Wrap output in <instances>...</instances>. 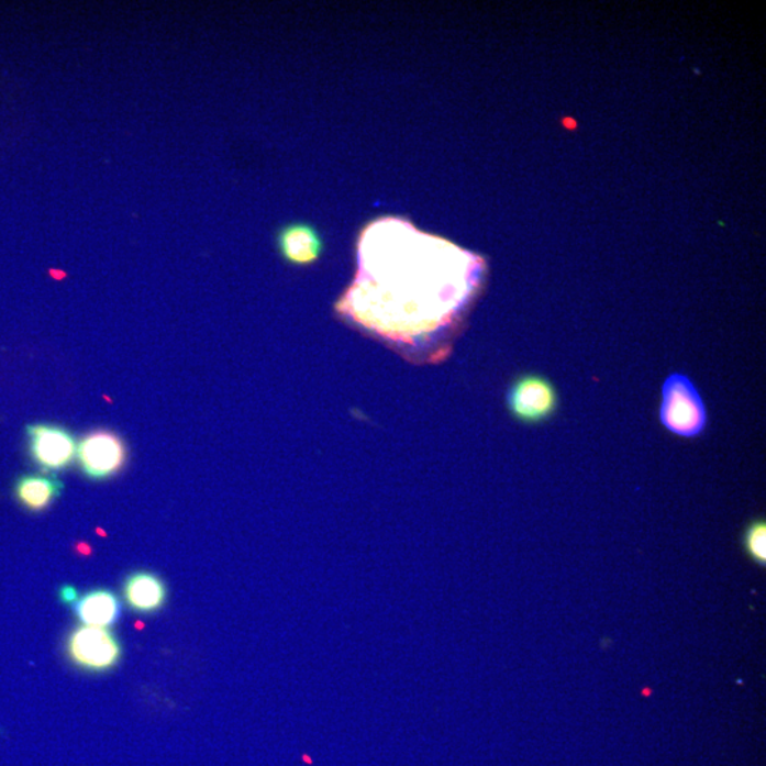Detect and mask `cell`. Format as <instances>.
<instances>
[{"label": "cell", "mask_w": 766, "mask_h": 766, "mask_svg": "<svg viewBox=\"0 0 766 766\" xmlns=\"http://www.w3.org/2000/svg\"><path fill=\"white\" fill-rule=\"evenodd\" d=\"M356 253L336 314L409 363L447 359L480 286V258L392 218L370 223Z\"/></svg>", "instance_id": "6da1fadb"}, {"label": "cell", "mask_w": 766, "mask_h": 766, "mask_svg": "<svg viewBox=\"0 0 766 766\" xmlns=\"http://www.w3.org/2000/svg\"><path fill=\"white\" fill-rule=\"evenodd\" d=\"M660 421L668 431L695 437L704 431L707 412L699 390L686 375L668 377L663 387Z\"/></svg>", "instance_id": "7a4b0ae2"}, {"label": "cell", "mask_w": 766, "mask_h": 766, "mask_svg": "<svg viewBox=\"0 0 766 766\" xmlns=\"http://www.w3.org/2000/svg\"><path fill=\"white\" fill-rule=\"evenodd\" d=\"M76 460L89 480L106 481L123 471L129 462V447L120 434L96 429L78 443Z\"/></svg>", "instance_id": "3957f363"}, {"label": "cell", "mask_w": 766, "mask_h": 766, "mask_svg": "<svg viewBox=\"0 0 766 766\" xmlns=\"http://www.w3.org/2000/svg\"><path fill=\"white\" fill-rule=\"evenodd\" d=\"M507 409L515 421L539 424L548 421L558 409V392L549 379L522 374L507 390Z\"/></svg>", "instance_id": "277c9868"}, {"label": "cell", "mask_w": 766, "mask_h": 766, "mask_svg": "<svg viewBox=\"0 0 766 766\" xmlns=\"http://www.w3.org/2000/svg\"><path fill=\"white\" fill-rule=\"evenodd\" d=\"M26 438L29 457L45 475L66 470L77 458L76 437L58 424H27Z\"/></svg>", "instance_id": "5b68a950"}, {"label": "cell", "mask_w": 766, "mask_h": 766, "mask_svg": "<svg viewBox=\"0 0 766 766\" xmlns=\"http://www.w3.org/2000/svg\"><path fill=\"white\" fill-rule=\"evenodd\" d=\"M66 648L70 660L87 671H109L121 658L119 639L106 628H77L68 636Z\"/></svg>", "instance_id": "8992f818"}, {"label": "cell", "mask_w": 766, "mask_h": 766, "mask_svg": "<svg viewBox=\"0 0 766 766\" xmlns=\"http://www.w3.org/2000/svg\"><path fill=\"white\" fill-rule=\"evenodd\" d=\"M278 255L295 267L315 265L324 253V241L312 224L291 222L285 224L276 234Z\"/></svg>", "instance_id": "52a82bcc"}, {"label": "cell", "mask_w": 766, "mask_h": 766, "mask_svg": "<svg viewBox=\"0 0 766 766\" xmlns=\"http://www.w3.org/2000/svg\"><path fill=\"white\" fill-rule=\"evenodd\" d=\"M123 593L126 604L138 613L160 611L168 598V589L164 580L158 575L145 573V570L126 577Z\"/></svg>", "instance_id": "ba28073f"}, {"label": "cell", "mask_w": 766, "mask_h": 766, "mask_svg": "<svg viewBox=\"0 0 766 766\" xmlns=\"http://www.w3.org/2000/svg\"><path fill=\"white\" fill-rule=\"evenodd\" d=\"M65 485L55 476L22 475L14 480L13 496L22 509L42 512L62 496Z\"/></svg>", "instance_id": "9c48e42d"}, {"label": "cell", "mask_w": 766, "mask_h": 766, "mask_svg": "<svg viewBox=\"0 0 766 766\" xmlns=\"http://www.w3.org/2000/svg\"><path fill=\"white\" fill-rule=\"evenodd\" d=\"M73 609L85 626L107 628L119 621L121 604L111 590L95 589L78 599Z\"/></svg>", "instance_id": "30bf717a"}, {"label": "cell", "mask_w": 766, "mask_h": 766, "mask_svg": "<svg viewBox=\"0 0 766 766\" xmlns=\"http://www.w3.org/2000/svg\"><path fill=\"white\" fill-rule=\"evenodd\" d=\"M766 526L764 521H754L744 534L746 554L758 564H765Z\"/></svg>", "instance_id": "8fae6325"}, {"label": "cell", "mask_w": 766, "mask_h": 766, "mask_svg": "<svg viewBox=\"0 0 766 766\" xmlns=\"http://www.w3.org/2000/svg\"><path fill=\"white\" fill-rule=\"evenodd\" d=\"M60 600H62V602H65V603L75 604L78 600V595H77L76 588L63 587L60 589Z\"/></svg>", "instance_id": "7c38bea8"}]
</instances>
